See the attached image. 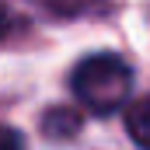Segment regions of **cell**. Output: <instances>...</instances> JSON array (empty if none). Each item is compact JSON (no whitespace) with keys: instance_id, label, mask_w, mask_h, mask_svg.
Here are the masks:
<instances>
[{"instance_id":"277c9868","label":"cell","mask_w":150,"mask_h":150,"mask_svg":"<svg viewBox=\"0 0 150 150\" xmlns=\"http://www.w3.org/2000/svg\"><path fill=\"white\" fill-rule=\"evenodd\" d=\"M11 28H14V14H11V7H7V4H0V38L11 35Z\"/></svg>"},{"instance_id":"3957f363","label":"cell","mask_w":150,"mask_h":150,"mask_svg":"<svg viewBox=\"0 0 150 150\" xmlns=\"http://www.w3.org/2000/svg\"><path fill=\"white\" fill-rule=\"evenodd\" d=\"M0 150H25L21 133H18V129H11V126H4V122H0Z\"/></svg>"},{"instance_id":"6da1fadb","label":"cell","mask_w":150,"mask_h":150,"mask_svg":"<svg viewBox=\"0 0 150 150\" xmlns=\"http://www.w3.org/2000/svg\"><path fill=\"white\" fill-rule=\"evenodd\" d=\"M70 87L84 108H91L98 115H112L126 105L129 87H133V74H129L126 59H119L115 52H94L74 67Z\"/></svg>"},{"instance_id":"7a4b0ae2","label":"cell","mask_w":150,"mask_h":150,"mask_svg":"<svg viewBox=\"0 0 150 150\" xmlns=\"http://www.w3.org/2000/svg\"><path fill=\"white\" fill-rule=\"evenodd\" d=\"M126 129H129V136L136 140V147L150 150V98L136 101V105L126 112Z\"/></svg>"}]
</instances>
